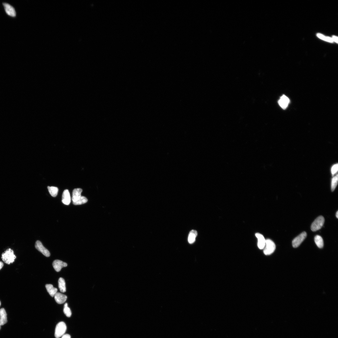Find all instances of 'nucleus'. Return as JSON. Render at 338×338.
Here are the masks:
<instances>
[{"instance_id":"obj_1","label":"nucleus","mask_w":338,"mask_h":338,"mask_svg":"<svg viewBox=\"0 0 338 338\" xmlns=\"http://www.w3.org/2000/svg\"><path fill=\"white\" fill-rule=\"evenodd\" d=\"M2 258L5 263L9 265L14 262L16 257L14 255L13 250L9 248L3 253Z\"/></svg>"},{"instance_id":"obj_2","label":"nucleus","mask_w":338,"mask_h":338,"mask_svg":"<svg viewBox=\"0 0 338 338\" xmlns=\"http://www.w3.org/2000/svg\"><path fill=\"white\" fill-rule=\"evenodd\" d=\"M67 327L64 322L61 321L57 325L55 336L56 338H59L64 335L66 331Z\"/></svg>"},{"instance_id":"obj_3","label":"nucleus","mask_w":338,"mask_h":338,"mask_svg":"<svg viewBox=\"0 0 338 338\" xmlns=\"http://www.w3.org/2000/svg\"><path fill=\"white\" fill-rule=\"evenodd\" d=\"M275 245L270 239L266 240V244L264 249V254L266 256L270 255L272 253L275 249Z\"/></svg>"},{"instance_id":"obj_4","label":"nucleus","mask_w":338,"mask_h":338,"mask_svg":"<svg viewBox=\"0 0 338 338\" xmlns=\"http://www.w3.org/2000/svg\"><path fill=\"white\" fill-rule=\"evenodd\" d=\"M325 219L323 217L320 216L312 223L311 226L312 231L316 232L324 226Z\"/></svg>"},{"instance_id":"obj_5","label":"nucleus","mask_w":338,"mask_h":338,"mask_svg":"<svg viewBox=\"0 0 338 338\" xmlns=\"http://www.w3.org/2000/svg\"><path fill=\"white\" fill-rule=\"evenodd\" d=\"M306 233L303 232L296 237L292 242L293 247L296 248L299 247L306 239Z\"/></svg>"},{"instance_id":"obj_6","label":"nucleus","mask_w":338,"mask_h":338,"mask_svg":"<svg viewBox=\"0 0 338 338\" xmlns=\"http://www.w3.org/2000/svg\"><path fill=\"white\" fill-rule=\"evenodd\" d=\"M35 247L36 249L41 252L46 257H49L50 256L51 254L50 252L44 247L40 241H36Z\"/></svg>"},{"instance_id":"obj_7","label":"nucleus","mask_w":338,"mask_h":338,"mask_svg":"<svg viewBox=\"0 0 338 338\" xmlns=\"http://www.w3.org/2000/svg\"><path fill=\"white\" fill-rule=\"evenodd\" d=\"M3 5L5 11L8 15L12 17H16V12L13 6L6 3H3Z\"/></svg>"},{"instance_id":"obj_8","label":"nucleus","mask_w":338,"mask_h":338,"mask_svg":"<svg viewBox=\"0 0 338 338\" xmlns=\"http://www.w3.org/2000/svg\"><path fill=\"white\" fill-rule=\"evenodd\" d=\"M52 265L55 271L58 272H60L63 268L67 266L66 263L59 260H55L54 261Z\"/></svg>"},{"instance_id":"obj_9","label":"nucleus","mask_w":338,"mask_h":338,"mask_svg":"<svg viewBox=\"0 0 338 338\" xmlns=\"http://www.w3.org/2000/svg\"><path fill=\"white\" fill-rule=\"evenodd\" d=\"M256 236L258 239V247L260 250L263 249L265 247L266 240L263 235L262 234L257 233L256 234Z\"/></svg>"},{"instance_id":"obj_10","label":"nucleus","mask_w":338,"mask_h":338,"mask_svg":"<svg viewBox=\"0 0 338 338\" xmlns=\"http://www.w3.org/2000/svg\"><path fill=\"white\" fill-rule=\"evenodd\" d=\"M290 103V100L285 95L281 97L278 101V103L280 106L284 109H286L287 107Z\"/></svg>"},{"instance_id":"obj_11","label":"nucleus","mask_w":338,"mask_h":338,"mask_svg":"<svg viewBox=\"0 0 338 338\" xmlns=\"http://www.w3.org/2000/svg\"><path fill=\"white\" fill-rule=\"evenodd\" d=\"M62 202L66 205H69L71 202V198L69 192L67 189L65 190L62 196Z\"/></svg>"},{"instance_id":"obj_12","label":"nucleus","mask_w":338,"mask_h":338,"mask_svg":"<svg viewBox=\"0 0 338 338\" xmlns=\"http://www.w3.org/2000/svg\"><path fill=\"white\" fill-rule=\"evenodd\" d=\"M54 297L56 301L59 304L65 303L67 299L66 296L59 293L57 292Z\"/></svg>"},{"instance_id":"obj_13","label":"nucleus","mask_w":338,"mask_h":338,"mask_svg":"<svg viewBox=\"0 0 338 338\" xmlns=\"http://www.w3.org/2000/svg\"><path fill=\"white\" fill-rule=\"evenodd\" d=\"M82 192V189L80 188L75 189L73 190L72 198L73 202L76 201L80 198L81 196V193Z\"/></svg>"},{"instance_id":"obj_14","label":"nucleus","mask_w":338,"mask_h":338,"mask_svg":"<svg viewBox=\"0 0 338 338\" xmlns=\"http://www.w3.org/2000/svg\"><path fill=\"white\" fill-rule=\"evenodd\" d=\"M0 325H3L7 323V314L4 308L0 310Z\"/></svg>"},{"instance_id":"obj_15","label":"nucleus","mask_w":338,"mask_h":338,"mask_svg":"<svg viewBox=\"0 0 338 338\" xmlns=\"http://www.w3.org/2000/svg\"><path fill=\"white\" fill-rule=\"evenodd\" d=\"M45 287L50 295L52 297H54L57 293V289L54 287L51 284H47Z\"/></svg>"},{"instance_id":"obj_16","label":"nucleus","mask_w":338,"mask_h":338,"mask_svg":"<svg viewBox=\"0 0 338 338\" xmlns=\"http://www.w3.org/2000/svg\"><path fill=\"white\" fill-rule=\"evenodd\" d=\"M197 235V232L196 230H192L190 232L188 238V241L189 243L193 244L195 241Z\"/></svg>"},{"instance_id":"obj_17","label":"nucleus","mask_w":338,"mask_h":338,"mask_svg":"<svg viewBox=\"0 0 338 338\" xmlns=\"http://www.w3.org/2000/svg\"><path fill=\"white\" fill-rule=\"evenodd\" d=\"M315 243L319 248H322L324 246V242L322 238L319 235H317L314 238Z\"/></svg>"},{"instance_id":"obj_18","label":"nucleus","mask_w":338,"mask_h":338,"mask_svg":"<svg viewBox=\"0 0 338 338\" xmlns=\"http://www.w3.org/2000/svg\"><path fill=\"white\" fill-rule=\"evenodd\" d=\"M58 286L60 291L61 293H64L66 291V283L64 279L63 278H60L58 280Z\"/></svg>"},{"instance_id":"obj_19","label":"nucleus","mask_w":338,"mask_h":338,"mask_svg":"<svg viewBox=\"0 0 338 338\" xmlns=\"http://www.w3.org/2000/svg\"><path fill=\"white\" fill-rule=\"evenodd\" d=\"M49 192L50 195L53 197H56L57 196L58 192V189L55 187H48Z\"/></svg>"},{"instance_id":"obj_20","label":"nucleus","mask_w":338,"mask_h":338,"mask_svg":"<svg viewBox=\"0 0 338 338\" xmlns=\"http://www.w3.org/2000/svg\"><path fill=\"white\" fill-rule=\"evenodd\" d=\"M88 201V199L85 197L81 196L76 201L73 202L75 205H81L85 204Z\"/></svg>"},{"instance_id":"obj_21","label":"nucleus","mask_w":338,"mask_h":338,"mask_svg":"<svg viewBox=\"0 0 338 338\" xmlns=\"http://www.w3.org/2000/svg\"><path fill=\"white\" fill-rule=\"evenodd\" d=\"M63 312L67 317L70 318L71 317L72 312L70 309L68 307L67 303H66L64 305Z\"/></svg>"},{"instance_id":"obj_22","label":"nucleus","mask_w":338,"mask_h":338,"mask_svg":"<svg viewBox=\"0 0 338 338\" xmlns=\"http://www.w3.org/2000/svg\"><path fill=\"white\" fill-rule=\"evenodd\" d=\"M338 182V174H337L334 177H333L331 183V190L332 192L333 191L336 189L337 184Z\"/></svg>"},{"instance_id":"obj_23","label":"nucleus","mask_w":338,"mask_h":338,"mask_svg":"<svg viewBox=\"0 0 338 338\" xmlns=\"http://www.w3.org/2000/svg\"><path fill=\"white\" fill-rule=\"evenodd\" d=\"M317 36L319 38H320V39L327 41H328L330 42H333V41L332 39V38L329 37H325L324 36L320 34H317Z\"/></svg>"},{"instance_id":"obj_24","label":"nucleus","mask_w":338,"mask_h":338,"mask_svg":"<svg viewBox=\"0 0 338 338\" xmlns=\"http://www.w3.org/2000/svg\"><path fill=\"white\" fill-rule=\"evenodd\" d=\"M338 171V164H336L333 165L331 168V172L333 176Z\"/></svg>"},{"instance_id":"obj_25","label":"nucleus","mask_w":338,"mask_h":338,"mask_svg":"<svg viewBox=\"0 0 338 338\" xmlns=\"http://www.w3.org/2000/svg\"><path fill=\"white\" fill-rule=\"evenodd\" d=\"M61 338H71V336L68 334H65L63 335Z\"/></svg>"},{"instance_id":"obj_26","label":"nucleus","mask_w":338,"mask_h":338,"mask_svg":"<svg viewBox=\"0 0 338 338\" xmlns=\"http://www.w3.org/2000/svg\"><path fill=\"white\" fill-rule=\"evenodd\" d=\"M332 39L333 41H334L337 43H338V38L337 37L335 36H333Z\"/></svg>"},{"instance_id":"obj_27","label":"nucleus","mask_w":338,"mask_h":338,"mask_svg":"<svg viewBox=\"0 0 338 338\" xmlns=\"http://www.w3.org/2000/svg\"><path fill=\"white\" fill-rule=\"evenodd\" d=\"M3 266H4L3 263L2 262H0V270H1V269L2 268Z\"/></svg>"},{"instance_id":"obj_28","label":"nucleus","mask_w":338,"mask_h":338,"mask_svg":"<svg viewBox=\"0 0 338 338\" xmlns=\"http://www.w3.org/2000/svg\"><path fill=\"white\" fill-rule=\"evenodd\" d=\"M336 217L337 218H338V211H337L336 213Z\"/></svg>"},{"instance_id":"obj_29","label":"nucleus","mask_w":338,"mask_h":338,"mask_svg":"<svg viewBox=\"0 0 338 338\" xmlns=\"http://www.w3.org/2000/svg\"><path fill=\"white\" fill-rule=\"evenodd\" d=\"M1 325H0V330H1Z\"/></svg>"},{"instance_id":"obj_30","label":"nucleus","mask_w":338,"mask_h":338,"mask_svg":"<svg viewBox=\"0 0 338 338\" xmlns=\"http://www.w3.org/2000/svg\"><path fill=\"white\" fill-rule=\"evenodd\" d=\"M1 306V302L0 301V306Z\"/></svg>"},{"instance_id":"obj_31","label":"nucleus","mask_w":338,"mask_h":338,"mask_svg":"<svg viewBox=\"0 0 338 338\" xmlns=\"http://www.w3.org/2000/svg\"></svg>"}]
</instances>
